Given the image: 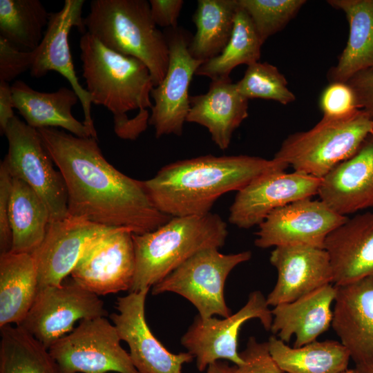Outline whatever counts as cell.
I'll return each instance as SVG.
<instances>
[{"label":"cell","mask_w":373,"mask_h":373,"mask_svg":"<svg viewBox=\"0 0 373 373\" xmlns=\"http://www.w3.org/2000/svg\"><path fill=\"white\" fill-rule=\"evenodd\" d=\"M11 88L15 108L32 128H61L77 137H92L84 123L72 114L73 106L79 100L72 88L40 92L21 80L15 82Z\"/></svg>","instance_id":"obj_25"},{"label":"cell","mask_w":373,"mask_h":373,"mask_svg":"<svg viewBox=\"0 0 373 373\" xmlns=\"http://www.w3.org/2000/svg\"><path fill=\"white\" fill-rule=\"evenodd\" d=\"M111 228L69 214L50 221L44 240L32 254L37 267L38 290L61 285L88 245Z\"/></svg>","instance_id":"obj_18"},{"label":"cell","mask_w":373,"mask_h":373,"mask_svg":"<svg viewBox=\"0 0 373 373\" xmlns=\"http://www.w3.org/2000/svg\"><path fill=\"white\" fill-rule=\"evenodd\" d=\"M319 107L323 117L339 119L360 110L354 91L347 82H329L322 91Z\"/></svg>","instance_id":"obj_36"},{"label":"cell","mask_w":373,"mask_h":373,"mask_svg":"<svg viewBox=\"0 0 373 373\" xmlns=\"http://www.w3.org/2000/svg\"><path fill=\"white\" fill-rule=\"evenodd\" d=\"M206 373H238L237 365L218 361L208 365Z\"/></svg>","instance_id":"obj_44"},{"label":"cell","mask_w":373,"mask_h":373,"mask_svg":"<svg viewBox=\"0 0 373 373\" xmlns=\"http://www.w3.org/2000/svg\"><path fill=\"white\" fill-rule=\"evenodd\" d=\"M37 292V271L32 254H0V328L19 325Z\"/></svg>","instance_id":"obj_27"},{"label":"cell","mask_w":373,"mask_h":373,"mask_svg":"<svg viewBox=\"0 0 373 373\" xmlns=\"http://www.w3.org/2000/svg\"><path fill=\"white\" fill-rule=\"evenodd\" d=\"M84 0H65L61 9L50 12L48 23L39 45L34 50L35 57L30 70L32 77L40 78L50 71L59 73L70 83L81 102L84 119L92 137L97 140L91 116L92 98L79 82L69 46V33L76 28L84 34L86 29L82 17Z\"/></svg>","instance_id":"obj_15"},{"label":"cell","mask_w":373,"mask_h":373,"mask_svg":"<svg viewBox=\"0 0 373 373\" xmlns=\"http://www.w3.org/2000/svg\"><path fill=\"white\" fill-rule=\"evenodd\" d=\"M169 62L166 75L160 85L153 87L149 124L155 128V137L182 134L190 108L189 87L193 75L203 61L194 59L189 51L190 40L186 32L170 28L166 36Z\"/></svg>","instance_id":"obj_13"},{"label":"cell","mask_w":373,"mask_h":373,"mask_svg":"<svg viewBox=\"0 0 373 373\" xmlns=\"http://www.w3.org/2000/svg\"><path fill=\"white\" fill-rule=\"evenodd\" d=\"M107 314L98 295L73 280L39 289L19 326L49 350L74 329L77 321Z\"/></svg>","instance_id":"obj_10"},{"label":"cell","mask_w":373,"mask_h":373,"mask_svg":"<svg viewBox=\"0 0 373 373\" xmlns=\"http://www.w3.org/2000/svg\"><path fill=\"white\" fill-rule=\"evenodd\" d=\"M267 343L270 354L285 373H341L348 369L351 359L345 347L335 340H316L291 347L271 336Z\"/></svg>","instance_id":"obj_29"},{"label":"cell","mask_w":373,"mask_h":373,"mask_svg":"<svg viewBox=\"0 0 373 373\" xmlns=\"http://www.w3.org/2000/svg\"><path fill=\"white\" fill-rule=\"evenodd\" d=\"M287 167L274 158L207 155L165 165L143 182L163 213L170 217L202 216L211 212L223 194L238 191L265 173Z\"/></svg>","instance_id":"obj_2"},{"label":"cell","mask_w":373,"mask_h":373,"mask_svg":"<svg viewBox=\"0 0 373 373\" xmlns=\"http://www.w3.org/2000/svg\"><path fill=\"white\" fill-rule=\"evenodd\" d=\"M262 44L250 17L238 4L227 46L219 55L203 62L195 75L211 81L230 79L229 75L236 66L259 61Z\"/></svg>","instance_id":"obj_31"},{"label":"cell","mask_w":373,"mask_h":373,"mask_svg":"<svg viewBox=\"0 0 373 373\" xmlns=\"http://www.w3.org/2000/svg\"><path fill=\"white\" fill-rule=\"evenodd\" d=\"M250 17L262 44L282 30L298 14L305 0H238Z\"/></svg>","instance_id":"obj_35"},{"label":"cell","mask_w":373,"mask_h":373,"mask_svg":"<svg viewBox=\"0 0 373 373\" xmlns=\"http://www.w3.org/2000/svg\"><path fill=\"white\" fill-rule=\"evenodd\" d=\"M372 133L373 119L361 109L343 118L323 117L312 128L289 135L273 158L321 180Z\"/></svg>","instance_id":"obj_6"},{"label":"cell","mask_w":373,"mask_h":373,"mask_svg":"<svg viewBox=\"0 0 373 373\" xmlns=\"http://www.w3.org/2000/svg\"><path fill=\"white\" fill-rule=\"evenodd\" d=\"M149 288L119 297L117 313L110 315L121 341L128 345L129 355L139 373H181L184 363L194 356L189 352H169L153 334L145 318V301Z\"/></svg>","instance_id":"obj_17"},{"label":"cell","mask_w":373,"mask_h":373,"mask_svg":"<svg viewBox=\"0 0 373 373\" xmlns=\"http://www.w3.org/2000/svg\"><path fill=\"white\" fill-rule=\"evenodd\" d=\"M335 285L373 276V212L357 214L325 240Z\"/></svg>","instance_id":"obj_22"},{"label":"cell","mask_w":373,"mask_h":373,"mask_svg":"<svg viewBox=\"0 0 373 373\" xmlns=\"http://www.w3.org/2000/svg\"><path fill=\"white\" fill-rule=\"evenodd\" d=\"M248 101L231 78L212 80L206 93L190 96L186 122L206 127L213 142L225 150L233 132L248 117Z\"/></svg>","instance_id":"obj_23"},{"label":"cell","mask_w":373,"mask_h":373,"mask_svg":"<svg viewBox=\"0 0 373 373\" xmlns=\"http://www.w3.org/2000/svg\"><path fill=\"white\" fill-rule=\"evenodd\" d=\"M236 84L238 92L247 99H269L283 105L296 99L285 77L277 67L267 62L257 61L247 66L243 77Z\"/></svg>","instance_id":"obj_34"},{"label":"cell","mask_w":373,"mask_h":373,"mask_svg":"<svg viewBox=\"0 0 373 373\" xmlns=\"http://www.w3.org/2000/svg\"><path fill=\"white\" fill-rule=\"evenodd\" d=\"M4 135L8 151L3 162L12 178L30 186L47 206L50 221L66 218L67 190L64 178L53 166V161L37 129L15 116Z\"/></svg>","instance_id":"obj_8"},{"label":"cell","mask_w":373,"mask_h":373,"mask_svg":"<svg viewBox=\"0 0 373 373\" xmlns=\"http://www.w3.org/2000/svg\"><path fill=\"white\" fill-rule=\"evenodd\" d=\"M135 271L133 233L113 227L88 245L70 276L77 284L99 296L129 291Z\"/></svg>","instance_id":"obj_12"},{"label":"cell","mask_w":373,"mask_h":373,"mask_svg":"<svg viewBox=\"0 0 373 373\" xmlns=\"http://www.w3.org/2000/svg\"><path fill=\"white\" fill-rule=\"evenodd\" d=\"M372 119H373V117H372Z\"/></svg>","instance_id":"obj_47"},{"label":"cell","mask_w":373,"mask_h":373,"mask_svg":"<svg viewBox=\"0 0 373 373\" xmlns=\"http://www.w3.org/2000/svg\"><path fill=\"white\" fill-rule=\"evenodd\" d=\"M0 373H64L49 350L19 325L1 327Z\"/></svg>","instance_id":"obj_32"},{"label":"cell","mask_w":373,"mask_h":373,"mask_svg":"<svg viewBox=\"0 0 373 373\" xmlns=\"http://www.w3.org/2000/svg\"><path fill=\"white\" fill-rule=\"evenodd\" d=\"M37 131L64 178L69 215L134 234L154 231L172 218L155 207L143 181L126 175L106 160L97 139L56 128Z\"/></svg>","instance_id":"obj_1"},{"label":"cell","mask_w":373,"mask_h":373,"mask_svg":"<svg viewBox=\"0 0 373 373\" xmlns=\"http://www.w3.org/2000/svg\"><path fill=\"white\" fill-rule=\"evenodd\" d=\"M334 286L331 326L356 365H373V276Z\"/></svg>","instance_id":"obj_20"},{"label":"cell","mask_w":373,"mask_h":373,"mask_svg":"<svg viewBox=\"0 0 373 373\" xmlns=\"http://www.w3.org/2000/svg\"><path fill=\"white\" fill-rule=\"evenodd\" d=\"M238 0H199L193 21L196 31L189 45L195 59L203 62L219 55L233 28Z\"/></svg>","instance_id":"obj_30"},{"label":"cell","mask_w":373,"mask_h":373,"mask_svg":"<svg viewBox=\"0 0 373 373\" xmlns=\"http://www.w3.org/2000/svg\"><path fill=\"white\" fill-rule=\"evenodd\" d=\"M150 115L147 109L139 110L138 114L129 119L127 115L114 119V131L125 140H135L147 128Z\"/></svg>","instance_id":"obj_42"},{"label":"cell","mask_w":373,"mask_h":373,"mask_svg":"<svg viewBox=\"0 0 373 373\" xmlns=\"http://www.w3.org/2000/svg\"><path fill=\"white\" fill-rule=\"evenodd\" d=\"M50 15L39 0H0V37L21 50H34Z\"/></svg>","instance_id":"obj_33"},{"label":"cell","mask_w":373,"mask_h":373,"mask_svg":"<svg viewBox=\"0 0 373 373\" xmlns=\"http://www.w3.org/2000/svg\"><path fill=\"white\" fill-rule=\"evenodd\" d=\"M104 316L84 319L49 348L64 373H139Z\"/></svg>","instance_id":"obj_9"},{"label":"cell","mask_w":373,"mask_h":373,"mask_svg":"<svg viewBox=\"0 0 373 373\" xmlns=\"http://www.w3.org/2000/svg\"><path fill=\"white\" fill-rule=\"evenodd\" d=\"M347 218L321 200H299L267 216L259 225L255 245L263 249L288 245L324 249L327 236Z\"/></svg>","instance_id":"obj_14"},{"label":"cell","mask_w":373,"mask_h":373,"mask_svg":"<svg viewBox=\"0 0 373 373\" xmlns=\"http://www.w3.org/2000/svg\"><path fill=\"white\" fill-rule=\"evenodd\" d=\"M240 356L243 362L237 366L238 373H285L270 354L268 343L258 342L254 336Z\"/></svg>","instance_id":"obj_37"},{"label":"cell","mask_w":373,"mask_h":373,"mask_svg":"<svg viewBox=\"0 0 373 373\" xmlns=\"http://www.w3.org/2000/svg\"><path fill=\"white\" fill-rule=\"evenodd\" d=\"M34 57V50H21L0 37V82L8 83L30 70Z\"/></svg>","instance_id":"obj_38"},{"label":"cell","mask_w":373,"mask_h":373,"mask_svg":"<svg viewBox=\"0 0 373 373\" xmlns=\"http://www.w3.org/2000/svg\"><path fill=\"white\" fill-rule=\"evenodd\" d=\"M343 11L349 23L347 44L336 66L329 69V82H347L355 75L373 70V0H329Z\"/></svg>","instance_id":"obj_26"},{"label":"cell","mask_w":373,"mask_h":373,"mask_svg":"<svg viewBox=\"0 0 373 373\" xmlns=\"http://www.w3.org/2000/svg\"><path fill=\"white\" fill-rule=\"evenodd\" d=\"M318 195L343 216L373 207V133L354 155L321 179Z\"/></svg>","instance_id":"obj_21"},{"label":"cell","mask_w":373,"mask_h":373,"mask_svg":"<svg viewBox=\"0 0 373 373\" xmlns=\"http://www.w3.org/2000/svg\"><path fill=\"white\" fill-rule=\"evenodd\" d=\"M251 257L249 251L224 254L216 248L202 250L153 285L152 294H178L191 302L202 318L228 317L231 312L224 299L227 278L234 267Z\"/></svg>","instance_id":"obj_7"},{"label":"cell","mask_w":373,"mask_h":373,"mask_svg":"<svg viewBox=\"0 0 373 373\" xmlns=\"http://www.w3.org/2000/svg\"><path fill=\"white\" fill-rule=\"evenodd\" d=\"M347 83L356 95L358 108L373 117V70L361 72Z\"/></svg>","instance_id":"obj_41"},{"label":"cell","mask_w":373,"mask_h":373,"mask_svg":"<svg viewBox=\"0 0 373 373\" xmlns=\"http://www.w3.org/2000/svg\"><path fill=\"white\" fill-rule=\"evenodd\" d=\"M336 287L331 284L271 309L270 331L288 343L295 336L294 347H299L316 341L332 325Z\"/></svg>","instance_id":"obj_24"},{"label":"cell","mask_w":373,"mask_h":373,"mask_svg":"<svg viewBox=\"0 0 373 373\" xmlns=\"http://www.w3.org/2000/svg\"><path fill=\"white\" fill-rule=\"evenodd\" d=\"M341 373H358V372L357 371L356 368H354V369H347L346 370L341 372Z\"/></svg>","instance_id":"obj_46"},{"label":"cell","mask_w":373,"mask_h":373,"mask_svg":"<svg viewBox=\"0 0 373 373\" xmlns=\"http://www.w3.org/2000/svg\"><path fill=\"white\" fill-rule=\"evenodd\" d=\"M269 260L278 272L276 283L267 297L269 306L291 302L334 283L325 249L304 245L278 246Z\"/></svg>","instance_id":"obj_19"},{"label":"cell","mask_w":373,"mask_h":373,"mask_svg":"<svg viewBox=\"0 0 373 373\" xmlns=\"http://www.w3.org/2000/svg\"><path fill=\"white\" fill-rule=\"evenodd\" d=\"M12 177L3 162L0 164V254L10 251L12 232L10 224V202Z\"/></svg>","instance_id":"obj_39"},{"label":"cell","mask_w":373,"mask_h":373,"mask_svg":"<svg viewBox=\"0 0 373 373\" xmlns=\"http://www.w3.org/2000/svg\"><path fill=\"white\" fill-rule=\"evenodd\" d=\"M82 76L93 104L106 107L113 119L151 108L154 87L148 68L139 59L118 53L86 32L79 39Z\"/></svg>","instance_id":"obj_5"},{"label":"cell","mask_w":373,"mask_h":373,"mask_svg":"<svg viewBox=\"0 0 373 373\" xmlns=\"http://www.w3.org/2000/svg\"><path fill=\"white\" fill-rule=\"evenodd\" d=\"M356 368L358 373H373V365H359Z\"/></svg>","instance_id":"obj_45"},{"label":"cell","mask_w":373,"mask_h":373,"mask_svg":"<svg viewBox=\"0 0 373 373\" xmlns=\"http://www.w3.org/2000/svg\"><path fill=\"white\" fill-rule=\"evenodd\" d=\"M269 306L262 292L254 291L249 294L245 305L228 317H195L182 336L181 343L195 358L198 370L204 371L211 363L222 359L237 366L241 365L243 361L238 352L239 331L246 321L253 318H258L270 331L273 315Z\"/></svg>","instance_id":"obj_11"},{"label":"cell","mask_w":373,"mask_h":373,"mask_svg":"<svg viewBox=\"0 0 373 373\" xmlns=\"http://www.w3.org/2000/svg\"><path fill=\"white\" fill-rule=\"evenodd\" d=\"M50 215L38 194L21 180L12 178L10 202L11 252L32 254L41 245Z\"/></svg>","instance_id":"obj_28"},{"label":"cell","mask_w":373,"mask_h":373,"mask_svg":"<svg viewBox=\"0 0 373 373\" xmlns=\"http://www.w3.org/2000/svg\"><path fill=\"white\" fill-rule=\"evenodd\" d=\"M86 32L103 45L141 61L154 87L164 79L169 62L166 36L157 28L146 0H93L84 18Z\"/></svg>","instance_id":"obj_4"},{"label":"cell","mask_w":373,"mask_h":373,"mask_svg":"<svg viewBox=\"0 0 373 373\" xmlns=\"http://www.w3.org/2000/svg\"><path fill=\"white\" fill-rule=\"evenodd\" d=\"M182 0H150V11L153 21L160 27L175 28L182 10Z\"/></svg>","instance_id":"obj_40"},{"label":"cell","mask_w":373,"mask_h":373,"mask_svg":"<svg viewBox=\"0 0 373 373\" xmlns=\"http://www.w3.org/2000/svg\"><path fill=\"white\" fill-rule=\"evenodd\" d=\"M227 234L226 222L211 212L172 217L154 231L133 233L135 271L129 292L150 289L202 250L222 247Z\"/></svg>","instance_id":"obj_3"},{"label":"cell","mask_w":373,"mask_h":373,"mask_svg":"<svg viewBox=\"0 0 373 373\" xmlns=\"http://www.w3.org/2000/svg\"><path fill=\"white\" fill-rule=\"evenodd\" d=\"M14 103L11 86L6 82H0V128L1 134L15 116L13 113Z\"/></svg>","instance_id":"obj_43"},{"label":"cell","mask_w":373,"mask_h":373,"mask_svg":"<svg viewBox=\"0 0 373 373\" xmlns=\"http://www.w3.org/2000/svg\"><path fill=\"white\" fill-rule=\"evenodd\" d=\"M321 180L295 171L265 173L237 191L229 221L242 229L259 226L273 211L317 195Z\"/></svg>","instance_id":"obj_16"}]
</instances>
